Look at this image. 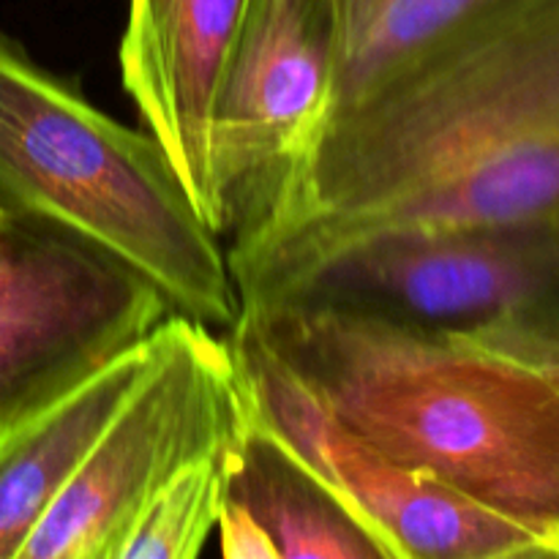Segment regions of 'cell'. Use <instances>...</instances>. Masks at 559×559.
I'll list each match as a JSON object with an SVG mask.
<instances>
[{"instance_id": "9c48e42d", "label": "cell", "mask_w": 559, "mask_h": 559, "mask_svg": "<svg viewBox=\"0 0 559 559\" xmlns=\"http://www.w3.org/2000/svg\"><path fill=\"white\" fill-rule=\"evenodd\" d=\"M246 0H129L118 66L142 129L156 136L200 216L227 235L213 173L218 96Z\"/></svg>"}, {"instance_id": "3957f363", "label": "cell", "mask_w": 559, "mask_h": 559, "mask_svg": "<svg viewBox=\"0 0 559 559\" xmlns=\"http://www.w3.org/2000/svg\"><path fill=\"white\" fill-rule=\"evenodd\" d=\"M0 211L123 262L178 314L224 333L238 322L222 235L200 216L156 136L104 112L5 33Z\"/></svg>"}, {"instance_id": "7a4b0ae2", "label": "cell", "mask_w": 559, "mask_h": 559, "mask_svg": "<svg viewBox=\"0 0 559 559\" xmlns=\"http://www.w3.org/2000/svg\"><path fill=\"white\" fill-rule=\"evenodd\" d=\"M240 317L380 451L559 533V382L459 333L320 300Z\"/></svg>"}, {"instance_id": "7c38bea8", "label": "cell", "mask_w": 559, "mask_h": 559, "mask_svg": "<svg viewBox=\"0 0 559 559\" xmlns=\"http://www.w3.org/2000/svg\"><path fill=\"white\" fill-rule=\"evenodd\" d=\"M522 0H331L336 82L331 115L347 112L459 33Z\"/></svg>"}, {"instance_id": "4fadbf2b", "label": "cell", "mask_w": 559, "mask_h": 559, "mask_svg": "<svg viewBox=\"0 0 559 559\" xmlns=\"http://www.w3.org/2000/svg\"><path fill=\"white\" fill-rule=\"evenodd\" d=\"M229 445L186 464L142 506L120 544L118 559L200 557L227 495Z\"/></svg>"}, {"instance_id": "8fae6325", "label": "cell", "mask_w": 559, "mask_h": 559, "mask_svg": "<svg viewBox=\"0 0 559 559\" xmlns=\"http://www.w3.org/2000/svg\"><path fill=\"white\" fill-rule=\"evenodd\" d=\"M227 497L260 524L276 559H399L342 489L257 413L249 393L229 445Z\"/></svg>"}, {"instance_id": "5b68a950", "label": "cell", "mask_w": 559, "mask_h": 559, "mask_svg": "<svg viewBox=\"0 0 559 559\" xmlns=\"http://www.w3.org/2000/svg\"><path fill=\"white\" fill-rule=\"evenodd\" d=\"M229 342L257 413L380 530L399 559H559V533L473 500L349 429L238 317Z\"/></svg>"}, {"instance_id": "5bb4252c", "label": "cell", "mask_w": 559, "mask_h": 559, "mask_svg": "<svg viewBox=\"0 0 559 559\" xmlns=\"http://www.w3.org/2000/svg\"><path fill=\"white\" fill-rule=\"evenodd\" d=\"M459 336L478 342L484 347L497 349L502 355L535 366L551 380L559 382V306L530 314L506 317V320L489 322Z\"/></svg>"}, {"instance_id": "30bf717a", "label": "cell", "mask_w": 559, "mask_h": 559, "mask_svg": "<svg viewBox=\"0 0 559 559\" xmlns=\"http://www.w3.org/2000/svg\"><path fill=\"white\" fill-rule=\"evenodd\" d=\"M153 347L156 331L0 431V559L20 557L27 535L63 495L151 364Z\"/></svg>"}, {"instance_id": "8992f818", "label": "cell", "mask_w": 559, "mask_h": 559, "mask_svg": "<svg viewBox=\"0 0 559 559\" xmlns=\"http://www.w3.org/2000/svg\"><path fill=\"white\" fill-rule=\"evenodd\" d=\"M153 284L80 238L9 218L0 229V431L169 317Z\"/></svg>"}, {"instance_id": "2e32d148", "label": "cell", "mask_w": 559, "mask_h": 559, "mask_svg": "<svg viewBox=\"0 0 559 559\" xmlns=\"http://www.w3.org/2000/svg\"><path fill=\"white\" fill-rule=\"evenodd\" d=\"M5 222H9V218H5V216H3V211H0V229L5 227Z\"/></svg>"}, {"instance_id": "52a82bcc", "label": "cell", "mask_w": 559, "mask_h": 559, "mask_svg": "<svg viewBox=\"0 0 559 559\" xmlns=\"http://www.w3.org/2000/svg\"><path fill=\"white\" fill-rule=\"evenodd\" d=\"M276 300H320L445 333L555 309L559 216L366 240L311 267Z\"/></svg>"}, {"instance_id": "277c9868", "label": "cell", "mask_w": 559, "mask_h": 559, "mask_svg": "<svg viewBox=\"0 0 559 559\" xmlns=\"http://www.w3.org/2000/svg\"><path fill=\"white\" fill-rule=\"evenodd\" d=\"M243 413L229 333L169 311L151 364L16 559H118L142 506L186 464L227 448Z\"/></svg>"}, {"instance_id": "ba28073f", "label": "cell", "mask_w": 559, "mask_h": 559, "mask_svg": "<svg viewBox=\"0 0 559 559\" xmlns=\"http://www.w3.org/2000/svg\"><path fill=\"white\" fill-rule=\"evenodd\" d=\"M336 82L331 0H246L213 129L227 227L328 123Z\"/></svg>"}, {"instance_id": "6da1fadb", "label": "cell", "mask_w": 559, "mask_h": 559, "mask_svg": "<svg viewBox=\"0 0 559 559\" xmlns=\"http://www.w3.org/2000/svg\"><path fill=\"white\" fill-rule=\"evenodd\" d=\"M559 216V0L467 27L336 115L238 218L240 306L366 240Z\"/></svg>"}, {"instance_id": "9a60e30c", "label": "cell", "mask_w": 559, "mask_h": 559, "mask_svg": "<svg viewBox=\"0 0 559 559\" xmlns=\"http://www.w3.org/2000/svg\"><path fill=\"white\" fill-rule=\"evenodd\" d=\"M216 533L222 555L227 559H276V549L262 533L260 524L240 502L229 500L227 495H224L222 513H218Z\"/></svg>"}]
</instances>
